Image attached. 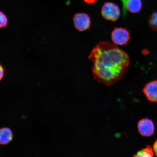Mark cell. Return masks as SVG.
<instances>
[{"instance_id": "cell-1", "label": "cell", "mask_w": 157, "mask_h": 157, "mask_svg": "<svg viewBox=\"0 0 157 157\" xmlns=\"http://www.w3.org/2000/svg\"><path fill=\"white\" fill-rule=\"evenodd\" d=\"M88 59L93 63L92 70L94 79L107 86L122 78L130 63L126 52L117 45L105 41L96 45Z\"/></svg>"}, {"instance_id": "cell-2", "label": "cell", "mask_w": 157, "mask_h": 157, "mask_svg": "<svg viewBox=\"0 0 157 157\" xmlns=\"http://www.w3.org/2000/svg\"><path fill=\"white\" fill-rule=\"evenodd\" d=\"M101 13L104 18L112 21L117 20L121 15L120 9L118 6L109 2L104 4L102 8Z\"/></svg>"}, {"instance_id": "cell-3", "label": "cell", "mask_w": 157, "mask_h": 157, "mask_svg": "<svg viewBox=\"0 0 157 157\" xmlns=\"http://www.w3.org/2000/svg\"><path fill=\"white\" fill-rule=\"evenodd\" d=\"M113 44L117 45L127 44L130 38V31L123 27L115 28L111 33Z\"/></svg>"}, {"instance_id": "cell-4", "label": "cell", "mask_w": 157, "mask_h": 157, "mask_svg": "<svg viewBox=\"0 0 157 157\" xmlns=\"http://www.w3.org/2000/svg\"><path fill=\"white\" fill-rule=\"evenodd\" d=\"M73 20L75 27L78 31L82 32L90 29L91 25V19L87 13H76Z\"/></svg>"}, {"instance_id": "cell-5", "label": "cell", "mask_w": 157, "mask_h": 157, "mask_svg": "<svg viewBox=\"0 0 157 157\" xmlns=\"http://www.w3.org/2000/svg\"><path fill=\"white\" fill-rule=\"evenodd\" d=\"M137 128L139 133L143 136H150L154 133V125L150 119H143L139 121Z\"/></svg>"}, {"instance_id": "cell-6", "label": "cell", "mask_w": 157, "mask_h": 157, "mask_svg": "<svg viewBox=\"0 0 157 157\" xmlns=\"http://www.w3.org/2000/svg\"><path fill=\"white\" fill-rule=\"evenodd\" d=\"M143 91L149 101L157 102V80L147 84Z\"/></svg>"}, {"instance_id": "cell-7", "label": "cell", "mask_w": 157, "mask_h": 157, "mask_svg": "<svg viewBox=\"0 0 157 157\" xmlns=\"http://www.w3.org/2000/svg\"><path fill=\"white\" fill-rule=\"evenodd\" d=\"M123 2L125 12L127 9L130 12L136 13L142 9V3L141 0H125Z\"/></svg>"}, {"instance_id": "cell-8", "label": "cell", "mask_w": 157, "mask_h": 157, "mask_svg": "<svg viewBox=\"0 0 157 157\" xmlns=\"http://www.w3.org/2000/svg\"><path fill=\"white\" fill-rule=\"evenodd\" d=\"M13 133L11 129L8 127H4L0 132V142L2 145L9 144L13 139Z\"/></svg>"}, {"instance_id": "cell-9", "label": "cell", "mask_w": 157, "mask_h": 157, "mask_svg": "<svg viewBox=\"0 0 157 157\" xmlns=\"http://www.w3.org/2000/svg\"><path fill=\"white\" fill-rule=\"evenodd\" d=\"M154 151L151 147L147 146L146 148L139 151L134 157H154Z\"/></svg>"}, {"instance_id": "cell-10", "label": "cell", "mask_w": 157, "mask_h": 157, "mask_svg": "<svg viewBox=\"0 0 157 157\" xmlns=\"http://www.w3.org/2000/svg\"><path fill=\"white\" fill-rule=\"evenodd\" d=\"M149 23L153 30L157 31V12L151 15L149 19Z\"/></svg>"}, {"instance_id": "cell-11", "label": "cell", "mask_w": 157, "mask_h": 157, "mask_svg": "<svg viewBox=\"0 0 157 157\" xmlns=\"http://www.w3.org/2000/svg\"><path fill=\"white\" fill-rule=\"evenodd\" d=\"M0 27L1 28H3V27H6L8 23V20L6 16L1 11L0 13Z\"/></svg>"}, {"instance_id": "cell-12", "label": "cell", "mask_w": 157, "mask_h": 157, "mask_svg": "<svg viewBox=\"0 0 157 157\" xmlns=\"http://www.w3.org/2000/svg\"><path fill=\"white\" fill-rule=\"evenodd\" d=\"M0 70H1V74H0V80L1 81L5 75L6 70L4 67L1 65L0 66Z\"/></svg>"}, {"instance_id": "cell-13", "label": "cell", "mask_w": 157, "mask_h": 157, "mask_svg": "<svg viewBox=\"0 0 157 157\" xmlns=\"http://www.w3.org/2000/svg\"><path fill=\"white\" fill-rule=\"evenodd\" d=\"M153 151L155 154L156 156H157V140L155 142L153 146Z\"/></svg>"}, {"instance_id": "cell-14", "label": "cell", "mask_w": 157, "mask_h": 157, "mask_svg": "<svg viewBox=\"0 0 157 157\" xmlns=\"http://www.w3.org/2000/svg\"><path fill=\"white\" fill-rule=\"evenodd\" d=\"M86 3L88 4H92L95 3L97 0H83Z\"/></svg>"}]
</instances>
